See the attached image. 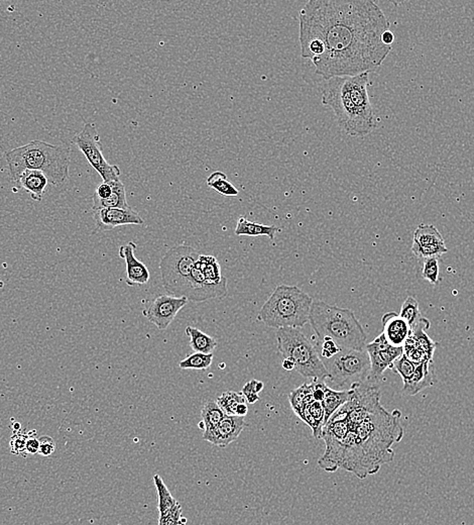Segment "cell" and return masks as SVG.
Instances as JSON below:
<instances>
[{
	"label": "cell",
	"mask_w": 474,
	"mask_h": 525,
	"mask_svg": "<svg viewBox=\"0 0 474 525\" xmlns=\"http://www.w3.org/2000/svg\"><path fill=\"white\" fill-rule=\"evenodd\" d=\"M301 56L324 80L377 70L392 47L390 22L371 0H310L300 11Z\"/></svg>",
	"instance_id": "6da1fadb"
},
{
	"label": "cell",
	"mask_w": 474,
	"mask_h": 525,
	"mask_svg": "<svg viewBox=\"0 0 474 525\" xmlns=\"http://www.w3.org/2000/svg\"><path fill=\"white\" fill-rule=\"evenodd\" d=\"M368 74L333 77L322 88V104L332 109L339 127L352 138L366 137L377 126L368 96Z\"/></svg>",
	"instance_id": "7a4b0ae2"
},
{
	"label": "cell",
	"mask_w": 474,
	"mask_h": 525,
	"mask_svg": "<svg viewBox=\"0 0 474 525\" xmlns=\"http://www.w3.org/2000/svg\"><path fill=\"white\" fill-rule=\"evenodd\" d=\"M11 180L17 184L26 170L41 171L54 186L68 181L71 162V149L67 146L51 145L35 140L4 154Z\"/></svg>",
	"instance_id": "3957f363"
},
{
	"label": "cell",
	"mask_w": 474,
	"mask_h": 525,
	"mask_svg": "<svg viewBox=\"0 0 474 525\" xmlns=\"http://www.w3.org/2000/svg\"><path fill=\"white\" fill-rule=\"evenodd\" d=\"M309 323L320 341L330 339L341 350H366L368 336L352 310L313 301Z\"/></svg>",
	"instance_id": "277c9868"
},
{
	"label": "cell",
	"mask_w": 474,
	"mask_h": 525,
	"mask_svg": "<svg viewBox=\"0 0 474 525\" xmlns=\"http://www.w3.org/2000/svg\"><path fill=\"white\" fill-rule=\"evenodd\" d=\"M313 299L297 286L281 284L259 312V321L270 328H301L309 323Z\"/></svg>",
	"instance_id": "5b68a950"
},
{
	"label": "cell",
	"mask_w": 474,
	"mask_h": 525,
	"mask_svg": "<svg viewBox=\"0 0 474 525\" xmlns=\"http://www.w3.org/2000/svg\"><path fill=\"white\" fill-rule=\"evenodd\" d=\"M277 343L279 354L294 362L295 370L301 376L321 381L329 379L318 350L299 328H279Z\"/></svg>",
	"instance_id": "8992f818"
},
{
	"label": "cell",
	"mask_w": 474,
	"mask_h": 525,
	"mask_svg": "<svg viewBox=\"0 0 474 525\" xmlns=\"http://www.w3.org/2000/svg\"><path fill=\"white\" fill-rule=\"evenodd\" d=\"M200 254L194 248L180 245L165 252L160 263L163 285L172 296L185 297L189 289L192 270Z\"/></svg>",
	"instance_id": "52a82bcc"
},
{
	"label": "cell",
	"mask_w": 474,
	"mask_h": 525,
	"mask_svg": "<svg viewBox=\"0 0 474 525\" xmlns=\"http://www.w3.org/2000/svg\"><path fill=\"white\" fill-rule=\"evenodd\" d=\"M321 360L329 374L328 381L335 387L350 388L354 384L368 381L370 376V357L366 350H341L330 359Z\"/></svg>",
	"instance_id": "ba28073f"
},
{
	"label": "cell",
	"mask_w": 474,
	"mask_h": 525,
	"mask_svg": "<svg viewBox=\"0 0 474 525\" xmlns=\"http://www.w3.org/2000/svg\"><path fill=\"white\" fill-rule=\"evenodd\" d=\"M73 144L84 154L89 164L99 173L104 182H114L120 180V167L107 162L102 152L99 134L93 122H86L82 131L73 138Z\"/></svg>",
	"instance_id": "9c48e42d"
},
{
	"label": "cell",
	"mask_w": 474,
	"mask_h": 525,
	"mask_svg": "<svg viewBox=\"0 0 474 525\" xmlns=\"http://www.w3.org/2000/svg\"><path fill=\"white\" fill-rule=\"evenodd\" d=\"M370 362V373L368 381L379 384L384 380V373L392 370L395 360L404 354L402 348L393 347L386 341V337L381 334L370 344H366Z\"/></svg>",
	"instance_id": "30bf717a"
},
{
	"label": "cell",
	"mask_w": 474,
	"mask_h": 525,
	"mask_svg": "<svg viewBox=\"0 0 474 525\" xmlns=\"http://www.w3.org/2000/svg\"><path fill=\"white\" fill-rule=\"evenodd\" d=\"M188 301L186 297L160 295L142 310V314L158 330H165L173 323L178 312L187 305Z\"/></svg>",
	"instance_id": "8fae6325"
},
{
	"label": "cell",
	"mask_w": 474,
	"mask_h": 525,
	"mask_svg": "<svg viewBox=\"0 0 474 525\" xmlns=\"http://www.w3.org/2000/svg\"><path fill=\"white\" fill-rule=\"evenodd\" d=\"M412 252L417 258H439L448 252L444 239L434 225H420L414 232Z\"/></svg>",
	"instance_id": "7c38bea8"
},
{
	"label": "cell",
	"mask_w": 474,
	"mask_h": 525,
	"mask_svg": "<svg viewBox=\"0 0 474 525\" xmlns=\"http://www.w3.org/2000/svg\"><path fill=\"white\" fill-rule=\"evenodd\" d=\"M227 295V280L223 278L221 282L210 283L205 279L198 261L193 267L186 298L192 302H203L214 298H224Z\"/></svg>",
	"instance_id": "4fadbf2b"
},
{
	"label": "cell",
	"mask_w": 474,
	"mask_h": 525,
	"mask_svg": "<svg viewBox=\"0 0 474 525\" xmlns=\"http://www.w3.org/2000/svg\"><path fill=\"white\" fill-rule=\"evenodd\" d=\"M96 229L98 232H107L122 225H142L145 223L142 216L129 209H104L93 211Z\"/></svg>",
	"instance_id": "5bb4252c"
},
{
	"label": "cell",
	"mask_w": 474,
	"mask_h": 525,
	"mask_svg": "<svg viewBox=\"0 0 474 525\" xmlns=\"http://www.w3.org/2000/svg\"><path fill=\"white\" fill-rule=\"evenodd\" d=\"M245 426L247 423L243 417L225 415L215 430L209 435H203V439L219 448H227L230 444L237 441Z\"/></svg>",
	"instance_id": "9a60e30c"
},
{
	"label": "cell",
	"mask_w": 474,
	"mask_h": 525,
	"mask_svg": "<svg viewBox=\"0 0 474 525\" xmlns=\"http://www.w3.org/2000/svg\"><path fill=\"white\" fill-rule=\"evenodd\" d=\"M136 245L133 242H129L126 245H122L118 251L120 258L124 259L125 269H126V284L129 286L145 285L149 282V271L144 263L140 262L136 258Z\"/></svg>",
	"instance_id": "2e32d148"
},
{
	"label": "cell",
	"mask_w": 474,
	"mask_h": 525,
	"mask_svg": "<svg viewBox=\"0 0 474 525\" xmlns=\"http://www.w3.org/2000/svg\"><path fill=\"white\" fill-rule=\"evenodd\" d=\"M382 332L386 341L393 347L402 348L412 334V328L395 312H388L382 316Z\"/></svg>",
	"instance_id": "e0dca14e"
},
{
	"label": "cell",
	"mask_w": 474,
	"mask_h": 525,
	"mask_svg": "<svg viewBox=\"0 0 474 525\" xmlns=\"http://www.w3.org/2000/svg\"><path fill=\"white\" fill-rule=\"evenodd\" d=\"M432 362L418 364L415 372L407 381L404 382L402 393L404 396H414L425 389L431 387L436 383L435 372Z\"/></svg>",
	"instance_id": "ac0fdd59"
},
{
	"label": "cell",
	"mask_w": 474,
	"mask_h": 525,
	"mask_svg": "<svg viewBox=\"0 0 474 525\" xmlns=\"http://www.w3.org/2000/svg\"><path fill=\"white\" fill-rule=\"evenodd\" d=\"M49 183L48 177L42 172L26 170L17 181V186L28 192L31 200L41 202Z\"/></svg>",
	"instance_id": "d6986e66"
},
{
	"label": "cell",
	"mask_w": 474,
	"mask_h": 525,
	"mask_svg": "<svg viewBox=\"0 0 474 525\" xmlns=\"http://www.w3.org/2000/svg\"><path fill=\"white\" fill-rule=\"evenodd\" d=\"M281 232V229L276 225H261V223L248 220L245 216L239 218L236 231H234L236 236H268L272 241H274L276 234Z\"/></svg>",
	"instance_id": "ffe728a7"
},
{
	"label": "cell",
	"mask_w": 474,
	"mask_h": 525,
	"mask_svg": "<svg viewBox=\"0 0 474 525\" xmlns=\"http://www.w3.org/2000/svg\"><path fill=\"white\" fill-rule=\"evenodd\" d=\"M303 421L310 426L316 439H321L322 430L325 426V412L321 402L313 401L305 406Z\"/></svg>",
	"instance_id": "44dd1931"
},
{
	"label": "cell",
	"mask_w": 474,
	"mask_h": 525,
	"mask_svg": "<svg viewBox=\"0 0 474 525\" xmlns=\"http://www.w3.org/2000/svg\"><path fill=\"white\" fill-rule=\"evenodd\" d=\"M129 207H131L127 203L125 187L122 180L114 181L113 192L108 200H93V211L104 209H129Z\"/></svg>",
	"instance_id": "7402d4cb"
},
{
	"label": "cell",
	"mask_w": 474,
	"mask_h": 525,
	"mask_svg": "<svg viewBox=\"0 0 474 525\" xmlns=\"http://www.w3.org/2000/svg\"><path fill=\"white\" fill-rule=\"evenodd\" d=\"M430 326V321L425 318V317H421L419 321H418L417 325L413 328L412 337L423 352L430 357L431 360H433L434 352H435L436 348H437L438 343H435L426 334V330H429Z\"/></svg>",
	"instance_id": "603a6c76"
},
{
	"label": "cell",
	"mask_w": 474,
	"mask_h": 525,
	"mask_svg": "<svg viewBox=\"0 0 474 525\" xmlns=\"http://www.w3.org/2000/svg\"><path fill=\"white\" fill-rule=\"evenodd\" d=\"M350 394V390H334L327 386L325 397L321 402L324 412H325V424L327 423L330 417L348 402Z\"/></svg>",
	"instance_id": "cb8c5ba5"
},
{
	"label": "cell",
	"mask_w": 474,
	"mask_h": 525,
	"mask_svg": "<svg viewBox=\"0 0 474 525\" xmlns=\"http://www.w3.org/2000/svg\"><path fill=\"white\" fill-rule=\"evenodd\" d=\"M186 334L189 337L190 346L195 353L202 354H212L217 347V341L213 337L208 336L202 330L192 326L186 328Z\"/></svg>",
	"instance_id": "d4e9b609"
},
{
	"label": "cell",
	"mask_w": 474,
	"mask_h": 525,
	"mask_svg": "<svg viewBox=\"0 0 474 525\" xmlns=\"http://www.w3.org/2000/svg\"><path fill=\"white\" fill-rule=\"evenodd\" d=\"M225 413L219 407L216 401H208L203 405L201 410V417L202 422L204 423V430L203 435H209L220 423L221 420L224 419Z\"/></svg>",
	"instance_id": "484cf974"
},
{
	"label": "cell",
	"mask_w": 474,
	"mask_h": 525,
	"mask_svg": "<svg viewBox=\"0 0 474 525\" xmlns=\"http://www.w3.org/2000/svg\"><path fill=\"white\" fill-rule=\"evenodd\" d=\"M208 186L215 190L219 194L228 197H234L238 195V189L228 180L227 174L221 171H215L207 178Z\"/></svg>",
	"instance_id": "4316f807"
},
{
	"label": "cell",
	"mask_w": 474,
	"mask_h": 525,
	"mask_svg": "<svg viewBox=\"0 0 474 525\" xmlns=\"http://www.w3.org/2000/svg\"><path fill=\"white\" fill-rule=\"evenodd\" d=\"M198 262L201 271L208 282L217 284L221 282L224 278L221 276L220 266L217 262L215 257L200 255Z\"/></svg>",
	"instance_id": "83f0119b"
},
{
	"label": "cell",
	"mask_w": 474,
	"mask_h": 525,
	"mask_svg": "<svg viewBox=\"0 0 474 525\" xmlns=\"http://www.w3.org/2000/svg\"><path fill=\"white\" fill-rule=\"evenodd\" d=\"M216 402L225 414L229 415V417H236L237 406L241 403H247V400L241 392L228 391V392H224L221 396H219Z\"/></svg>",
	"instance_id": "f1b7e54d"
},
{
	"label": "cell",
	"mask_w": 474,
	"mask_h": 525,
	"mask_svg": "<svg viewBox=\"0 0 474 525\" xmlns=\"http://www.w3.org/2000/svg\"><path fill=\"white\" fill-rule=\"evenodd\" d=\"M154 482H155L156 491H158V511H160V515H164L170 509L175 507L179 502L172 496L171 492H170L167 487L165 486L160 475L156 474V475L154 476Z\"/></svg>",
	"instance_id": "f546056e"
},
{
	"label": "cell",
	"mask_w": 474,
	"mask_h": 525,
	"mask_svg": "<svg viewBox=\"0 0 474 525\" xmlns=\"http://www.w3.org/2000/svg\"><path fill=\"white\" fill-rule=\"evenodd\" d=\"M213 354L194 353L179 363V367L183 370H207L212 365Z\"/></svg>",
	"instance_id": "4dcf8cb0"
},
{
	"label": "cell",
	"mask_w": 474,
	"mask_h": 525,
	"mask_svg": "<svg viewBox=\"0 0 474 525\" xmlns=\"http://www.w3.org/2000/svg\"><path fill=\"white\" fill-rule=\"evenodd\" d=\"M399 315L404 321H406L409 323V325L413 330L415 325H417L419 319L422 317L421 312H420L419 302H418L417 299L414 296L407 297L406 300L402 303Z\"/></svg>",
	"instance_id": "1f68e13d"
},
{
	"label": "cell",
	"mask_w": 474,
	"mask_h": 525,
	"mask_svg": "<svg viewBox=\"0 0 474 525\" xmlns=\"http://www.w3.org/2000/svg\"><path fill=\"white\" fill-rule=\"evenodd\" d=\"M402 350H404V354L402 355L408 357V359L410 360V361H412L413 363L421 364L425 363V362L433 361V360H431L430 357L427 356V355L423 352L419 346L417 345V343L414 341L412 334H411V337L407 339L404 345L402 346Z\"/></svg>",
	"instance_id": "d6a6232c"
},
{
	"label": "cell",
	"mask_w": 474,
	"mask_h": 525,
	"mask_svg": "<svg viewBox=\"0 0 474 525\" xmlns=\"http://www.w3.org/2000/svg\"><path fill=\"white\" fill-rule=\"evenodd\" d=\"M308 384H304L301 387L292 391L289 395V401L295 414L300 419H304V408H305V395Z\"/></svg>",
	"instance_id": "836d02e7"
},
{
	"label": "cell",
	"mask_w": 474,
	"mask_h": 525,
	"mask_svg": "<svg viewBox=\"0 0 474 525\" xmlns=\"http://www.w3.org/2000/svg\"><path fill=\"white\" fill-rule=\"evenodd\" d=\"M422 277L433 285L439 282V258L425 259L423 263Z\"/></svg>",
	"instance_id": "e575fe53"
},
{
	"label": "cell",
	"mask_w": 474,
	"mask_h": 525,
	"mask_svg": "<svg viewBox=\"0 0 474 525\" xmlns=\"http://www.w3.org/2000/svg\"><path fill=\"white\" fill-rule=\"evenodd\" d=\"M417 365L418 364L413 363L408 357L402 355L399 359L395 360V363L393 364L392 371L398 373L401 376L402 382H404L412 376Z\"/></svg>",
	"instance_id": "d590c367"
},
{
	"label": "cell",
	"mask_w": 474,
	"mask_h": 525,
	"mask_svg": "<svg viewBox=\"0 0 474 525\" xmlns=\"http://www.w3.org/2000/svg\"><path fill=\"white\" fill-rule=\"evenodd\" d=\"M181 516H182V507L180 503H178L164 515H160L158 525H185L186 519H183Z\"/></svg>",
	"instance_id": "8d00e7d4"
},
{
	"label": "cell",
	"mask_w": 474,
	"mask_h": 525,
	"mask_svg": "<svg viewBox=\"0 0 474 525\" xmlns=\"http://www.w3.org/2000/svg\"><path fill=\"white\" fill-rule=\"evenodd\" d=\"M26 439H28V433H22V430L13 431V435L10 442L11 453L26 458V455H28V453H26Z\"/></svg>",
	"instance_id": "74e56055"
},
{
	"label": "cell",
	"mask_w": 474,
	"mask_h": 525,
	"mask_svg": "<svg viewBox=\"0 0 474 525\" xmlns=\"http://www.w3.org/2000/svg\"><path fill=\"white\" fill-rule=\"evenodd\" d=\"M263 389V382L258 380H252L243 386V393L247 404H254L259 400V393Z\"/></svg>",
	"instance_id": "f35d334b"
},
{
	"label": "cell",
	"mask_w": 474,
	"mask_h": 525,
	"mask_svg": "<svg viewBox=\"0 0 474 525\" xmlns=\"http://www.w3.org/2000/svg\"><path fill=\"white\" fill-rule=\"evenodd\" d=\"M319 356L321 359H330L341 352V348L330 339H325L321 341Z\"/></svg>",
	"instance_id": "ab89813d"
},
{
	"label": "cell",
	"mask_w": 474,
	"mask_h": 525,
	"mask_svg": "<svg viewBox=\"0 0 474 525\" xmlns=\"http://www.w3.org/2000/svg\"><path fill=\"white\" fill-rule=\"evenodd\" d=\"M40 455L42 457H50L56 451V442L52 437L42 435L40 437Z\"/></svg>",
	"instance_id": "60d3db41"
},
{
	"label": "cell",
	"mask_w": 474,
	"mask_h": 525,
	"mask_svg": "<svg viewBox=\"0 0 474 525\" xmlns=\"http://www.w3.org/2000/svg\"><path fill=\"white\" fill-rule=\"evenodd\" d=\"M40 451V441L37 437V431L31 430L28 433L26 442V453L28 455H37Z\"/></svg>",
	"instance_id": "b9f144b4"
},
{
	"label": "cell",
	"mask_w": 474,
	"mask_h": 525,
	"mask_svg": "<svg viewBox=\"0 0 474 525\" xmlns=\"http://www.w3.org/2000/svg\"><path fill=\"white\" fill-rule=\"evenodd\" d=\"M382 40L386 46L392 47L393 42H395V35L390 30L386 31V33H382Z\"/></svg>",
	"instance_id": "7bdbcfd3"
},
{
	"label": "cell",
	"mask_w": 474,
	"mask_h": 525,
	"mask_svg": "<svg viewBox=\"0 0 474 525\" xmlns=\"http://www.w3.org/2000/svg\"><path fill=\"white\" fill-rule=\"evenodd\" d=\"M248 412L247 403H241L237 406L236 417H247Z\"/></svg>",
	"instance_id": "ee69618b"
},
{
	"label": "cell",
	"mask_w": 474,
	"mask_h": 525,
	"mask_svg": "<svg viewBox=\"0 0 474 525\" xmlns=\"http://www.w3.org/2000/svg\"><path fill=\"white\" fill-rule=\"evenodd\" d=\"M283 368L285 369L286 371H288V372H291V371H293L295 369L294 362L290 359H284Z\"/></svg>",
	"instance_id": "f6af8a7d"
},
{
	"label": "cell",
	"mask_w": 474,
	"mask_h": 525,
	"mask_svg": "<svg viewBox=\"0 0 474 525\" xmlns=\"http://www.w3.org/2000/svg\"><path fill=\"white\" fill-rule=\"evenodd\" d=\"M4 283L3 281L0 280V289H2L3 288Z\"/></svg>",
	"instance_id": "bcb514c9"
}]
</instances>
